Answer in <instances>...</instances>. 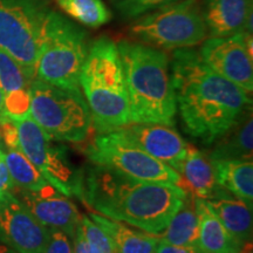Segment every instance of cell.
Here are the masks:
<instances>
[{"instance_id":"obj_1","label":"cell","mask_w":253,"mask_h":253,"mask_svg":"<svg viewBox=\"0 0 253 253\" xmlns=\"http://www.w3.org/2000/svg\"><path fill=\"white\" fill-rule=\"evenodd\" d=\"M171 81L185 130L211 144L251 107L249 93L205 65L194 49H175Z\"/></svg>"},{"instance_id":"obj_2","label":"cell","mask_w":253,"mask_h":253,"mask_svg":"<svg viewBox=\"0 0 253 253\" xmlns=\"http://www.w3.org/2000/svg\"><path fill=\"white\" fill-rule=\"evenodd\" d=\"M186 196L177 185L135 181L94 164L81 172L78 197L96 213L160 236Z\"/></svg>"},{"instance_id":"obj_3","label":"cell","mask_w":253,"mask_h":253,"mask_svg":"<svg viewBox=\"0 0 253 253\" xmlns=\"http://www.w3.org/2000/svg\"><path fill=\"white\" fill-rule=\"evenodd\" d=\"M118 48L128 90L130 122L172 126L177 106L166 53L126 40L120 41Z\"/></svg>"},{"instance_id":"obj_4","label":"cell","mask_w":253,"mask_h":253,"mask_svg":"<svg viewBox=\"0 0 253 253\" xmlns=\"http://www.w3.org/2000/svg\"><path fill=\"white\" fill-rule=\"evenodd\" d=\"M80 87L89 108L91 123L99 134L130 122L128 90L118 43L108 37L95 40L80 74Z\"/></svg>"},{"instance_id":"obj_5","label":"cell","mask_w":253,"mask_h":253,"mask_svg":"<svg viewBox=\"0 0 253 253\" xmlns=\"http://www.w3.org/2000/svg\"><path fill=\"white\" fill-rule=\"evenodd\" d=\"M88 50L86 33L58 12L49 11L43 21L36 79L80 90V74Z\"/></svg>"},{"instance_id":"obj_6","label":"cell","mask_w":253,"mask_h":253,"mask_svg":"<svg viewBox=\"0 0 253 253\" xmlns=\"http://www.w3.org/2000/svg\"><path fill=\"white\" fill-rule=\"evenodd\" d=\"M30 115L53 141L80 143L88 137L91 116L80 90L33 79L28 86Z\"/></svg>"},{"instance_id":"obj_7","label":"cell","mask_w":253,"mask_h":253,"mask_svg":"<svg viewBox=\"0 0 253 253\" xmlns=\"http://www.w3.org/2000/svg\"><path fill=\"white\" fill-rule=\"evenodd\" d=\"M130 34L144 45L182 49L203 42L208 30L197 0H177L136 20Z\"/></svg>"},{"instance_id":"obj_8","label":"cell","mask_w":253,"mask_h":253,"mask_svg":"<svg viewBox=\"0 0 253 253\" xmlns=\"http://www.w3.org/2000/svg\"><path fill=\"white\" fill-rule=\"evenodd\" d=\"M33 0H0V48L21 66L28 80L36 79L46 15Z\"/></svg>"},{"instance_id":"obj_9","label":"cell","mask_w":253,"mask_h":253,"mask_svg":"<svg viewBox=\"0 0 253 253\" xmlns=\"http://www.w3.org/2000/svg\"><path fill=\"white\" fill-rule=\"evenodd\" d=\"M95 166L107 167L135 181L178 186V172L129 142L119 130L99 134L88 148Z\"/></svg>"},{"instance_id":"obj_10","label":"cell","mask_w":253,"mask_h":253,"mask_svg":"<svg viewBox=\"0 0 253 253\" xmlns=\"http://www.w3.org/2000/svg\"><path fill=\"white\" fill-rule=\"evenodd\" d=\"M12 119L18 129L19 148L25 156L59 192L67 197L78 196L82 171L71 163L67 150L53 143L30 114Z\"/></svg>"},{"instance_id":"obj_11","label":"cell","mask_w":253,"mask_h":253,"mask_svg":"<svg viewBox=\"0 0 253 253\" xmlns=\"http://www.w3.org/2000/svg\"><path fill=\"white\" fill-rule=\"evenodd\" d=\"M202 60L217 74L242 88L246 93L253 90L252 34L240 32L235 36L209 38L203 41Z\"/></svg>"},{"instance_id":"obj_12","label":"cell","mask_w":253,"mask_h":253,"mask_svg":"<svg viewBox=\"0 0 253 253\" xmlns=\"http://www.w3.org/2000/svg\"><path fill=\"white\" fill-rule=\"evenodd\" d=\"M49 229L7 191L0 198V240L17 253H43Z\"/></svg>"},{"instance_id":"obj_13","label":"cell","mask_w":253,"mask_h":253,"mask_svg":"<svg viewBox=\"0 0 253 253\" xmlns=\"http://www.w3.org/2000/svg\"><path fill=\"white\" fill-rule=\"evenodd\" d=\"M11 192L41 224L50 229L61 230L72 238L74 237L81 216L67 196L62 195L52 185L38 191L13 186Z\"/></svg>"},{"instance_id":"obj_14","label":"cell","mask_w":253,"mask_h":253,"mask_svg":"<svg viewBox=\"0 0 253 253\" xmlns=\"http://www.w3.org/2000/svg\"><path fill=\"white\" fill-rule=\"evenodd\" d=\"M118 130L136 147L173 170L186 156L188 143L169 126L129 122Z\"/></svg>"},{"instance_id":"obj_15","label":"cell","mask_w":253,"mask_h":253,"mask_svg":"<svg viewBox=\"0 0 253 253\" xmlns=\"http://www.w3.org/2000/svg\"><path fill=\"white\" fill-rule=\"evenodd\" d=\"M252 0H204L202 14L210 38L252 34Z\"/></svg>"},{"instance_id":"obj_16","label":"cell","mask_w":253,"mask_h":253,"mask_svg":"<svg viewBox=\"0 0 253 253\" xmlns=\"http://www.w3.org/2000/svg\"><path fill=\"white\" fill-rule=\"evenodd\" d=\"M175 170L181 177L179 188L196 198L208 199L220 189L210 157L194 145L188 144L186 156Z\"/></svg>"},{"instance_id":"obj_17","label":"cell","mask_w":253,"mask_h":253,"mask_svg":"<svg viewBox=\"0 0 253 253\" xmlns=\"http://www.w3.org/2000/svg\"><path fill=\"white\" fill-rule=\"evenodd\" d=\"M195 208L199 223L198 248L202 252L238 253L243 249L244 244L224 227L205 199L195 197Z\"/></svg>"},{"instance_id":"obj_18","label":"cell","mask_w":253,"mask_h":253,"mask_svg":"<svg viewBox=\"0 0 253 253\" xmlns=\"http://www.w3.org/2000/svg\"><path fill=\"white\" fill-rule=\"evenodd\" d=\"M218 219L243 244L252 242V210L220 186L212 197L205 199Z\"/></svg>"},{"instance_id":"obj_19","label":"cell","mask_w":253,"mask_h":253,"mask_svg":"<svg viewBox=\"0 0 253 253\" xmlns=\"http://www.w3.org/2000/svg\"><path fill=\"white\" fill-rule=\"evenodd\" d=\"M218 185L236 198L253 207V162L252 160H211Z\"/></svg>"},{"instance_id":"obj_20","label":"cell","mask_w":253,"mask_h":253,"mask_svg":"<svg viewBox=\"0 0 253 253\" xmlns=\"http://www.w3.org/2000/svg\"><path fill=\"white\" fill-rule=\"evenodd\" d=\"M90 219L108 235L115 245L116 253H155L160 238L147 232L130 229L125 223L91 212Z\"/></svg>"},{"instance_id":"obj_21","label":"cell","mask_w":253,"mask_h":253,"mask_svg":"<svg viewBox=\"0 0 253 253\" xmlns=\"http://www.w3.org/2000/svg\"><path fill=\"white\" fill-rule=\"evenodd\" d=\"M210 160H252L253 122L251 107L240 115L237 122L220 136Z\"/></svg>"},{"instance_id":"obj_22","label":"cell","mask_w":253,"mask_h":253,"mask_svg":"<svg viewBox=\"0 0 253 253\" xmlns=\"http://www.w3.org/2000/svg\"><path fill=\"white\" fill-rule=\"evenodd\" d=\"M198 236L199 223L195 197L188 194L182 208L171 218L160 240L171 245L198 246Z\"/></svg>"},{"instance_id":"obj_23","label":"cell","mask_w":253,"mask_h":253,"mask_svg":"<svg viewBox=\"0 0 253 253\" xmlns=\"http://www.w3.org/2000/svg\"><path fill=\"white\" fill-rule=\"evenodd\" d=\"M4 161L15 188L38 191L50 185L20 148L8 149L6 154L4 153Z\"/></svg>"},{"instance_id":"obj_24","label":"cell","mask_w":253,"mask_h":253,"mask_svg":"<svg viewBox=\"0 0 253 253\" xmlns=\"http://www.w3.org/2000/svg\"><path fill=\"white\" fill-rule=\"evenodd\" d=\"M59 7L79 23L88 27H99L112 18L102 0H56Z\"/></svg>"},{"instance_id":"obj_25","label":"cell","mask_w":253,"mask_h":253,"mask_svg":"<svg viewBox=\"0 0 253 253\" xmlns=\"http://www.w3.org/2000/svg\"><path fill=\"white\" fill-rule=\"evenodd\" d=\"M31 80L21 66L4 49L0 48V88L4 94L28 88Z\"/></svg>"},{"instance_id":"obj_26","label":"cell","mask_w":253,"mask_h":253,"mask_svg":"<svg viewBox=\"0 0 253 253\" xmlns=\"http://www.w3.org/2000/svg\"><path fill=\"white\" fill-rule=\"evenodd\" d=\"M80 225L89 246L90 253H116L113 240L90 219L89 216H81Z\"/></svg>"},{"instance_id":"obj_27","label":"cell","mask_w":253,"mask_h":253,"mask_svg":"<svg viewBox=\"0 0 253 253\" xmlns=\"http://www.w3.org/2000/svg\"><path fill=\"white\" fill-rule=\"evenodd\" d=\"M173 1L177 0H115L116 7L126 18H137L145 12L156 9Z\"/></svg>"},{"instance_id":"obj_28","label":"cell","mask_w":253,"mask_h":253,"mask_svg":"<svg viewBox=\"0 0 253 253\" xmlns=\"http://www.w3.org/2000/svg\"><path fill=\"white\" fill-rule=\"evenodd\" d=\"M31 96L28 88H23L4 96V113L11 118H21L30 114Z\"/></svg>"},{"instance_id":"obj_29","label":"cell","mask_w":253,"mask_h":253,"mask_svg":"<svg viewBox=\"0 0 253 253\" xmlns=\"http://www.w3.org/2000/svg\"><path fill=\"white\" fill-rule=\"evenodd\" d=\"M49 229L48 242L43 253H74L72 237L59 229Z\"/></svg>"},{"instance_id":"obj_30","label":"cell","mask_w":253,"mask_h":253,"mask_svg":"<svg viewBox=\"0 0 253 253\" xmlns=\"http://www.w3.org/2000/svg\"><path fill=\"white\" fill-rule=\"evenodd\" d=\"M0 137L2 138L7 149L19 148V137L17 126L11 116L6 113L0 114Z\"/></svg>"},{"instance_id":"obj_31","label":"cell","mask_w":253,"mask_h":253,"mask_svg":"<svg viewBox=\"0 0 253 253\" xmlns=\"http://www.w3.org/2000/svg\"><path fill=\"white\" fill-rule=\"evenodd\" d=\"M155 253H203L198 246L171 245L160 240Z\"/></svg>"},{"instance_id":"obj_32","label":"cell","mask_w":253,"mask_h":253,"mask_svg":"<svg viewBox=\"0 0 253 253\" xmlns=\"http://www.w3.org/2000/svg\"><path fill=\"white\" fill-rule=\"evenodd\" d=\"M73 239H74V243H73V246H74V253H90L89 246H88L87 240L84 238V232H82L80 220H79V224L77 226V230H75Z\"/></svg>"},{"instance_id":"obj_33","label":"cell","mask_w":253,"mask_h":253,"mask_svg":"<svg viewBox=\"0 0 253 253\" xmlns=\"http://www.w3.org/2000/svg\"><path fill=\"white\" fill-rule=\"evenodd\" d=\"M12 188H13V183H12L11 176H9L5 161H2L0 163V198L7 191H11Z\"/></svg>"},{"instance_id":"obj_34","label":"cell","mask_w":253,"mask_h":253,"mask_svg":"<svg viewBox=\"0 0 253 253\" xmlns=\"http://www.w3.org/2000/svg\"><path fill=\"white\" fill-rule=\"evenodd\" d=\"M238 253H253V248H252V242L245 243L243 249L240 250Z\"/></svg>"},{"instance_id":"obj_35","label":"cell","mask_w":253,"mask_h":253,"mask_svg":"<svg viewBox=\"0 0 253 253\" xmlns=\"http://www.w3.org/2000/svg\"><path fill=\"white\" fill-rule=\"evenodd\" d=\"M0 253H17L14 250L8 248L7 245H0Z\"/></svg>"},{"instance_id":"obj_36","label":"cell","mask_w":253,"mask_h":253,"mask_svg":"<svg viewBox=\"0 0 253 253\" xmlns=\"http://www.w3.org/2000/svg\"><path fill=\"white\" fill-rule=\"evenodd\" d=\"M4 91H2L1 88H0V114L4 113Z\"/></svg>"},{"instance_id":"obj_37","label":"cell","mask_w":253,"mask_h":253,"mask_svg":"<svg viewBox=\"0 0 253 253\" xmlns=\"http://www.w3.org/2000/svg\"><path fill=\"white\" fill-rule=\"evenodd\" d=\"M2 161H4V153H2V150L0 149V163H1Z\"/></svg>"}]
</instances>
